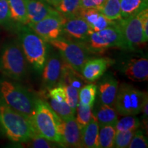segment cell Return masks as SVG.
<instances>
[{"label":"cell","instance_id":"1","mask_svg":"<svg viewBox=\"0 0 148 148\" xmlns=\"http://www.w3.org/2000/svg\"><path fill=\"white\" fill-rule=\"evenodd\" d=\"M30 123L37 135L63 147L60 134L62 119L53 110L47 101L37 98Z\"/></svg>","mask_w":148,"mask_h":148},{"label":"cell","instance_id":"2","mask_svg":"<svg viewBox=\"0 0 148 148\" xmlns=\"http://www.w3.org/2000/svg\"><path fill=\"white\" fill-rule=\"evenodd\" d=\"M16 31L26 60L38 72H41L48 56L47 42L27 25L18 24Z\"/></svg>","mask_w":148,"mask_h":148},{"label":"cell","instance_id":"3","mask_svg":"<svg viewBox=\"0 0 148 148\" xmlns=\"http://www.w3.org/2000/svg\"><path fill=\"white\" fill-rule=\"evenodd\" d=\"M0 125L7 137L15 143H25L37 135L25 116L2 101H0Z\"/></svg>","mask_w":148,"mask_h":148},{"label":"cell","instance_id":"4","mask_svg":"<svg viewBox=\"0 0 148 148\" xmlns=\"http://www.w3.org/2000/svg\"><path fill=\"white\" fill-rule=\"evenodd\" d=\"M1 101L25 116L30 121L36 106L37 97L26 88L9 80H0Z\"/></svg>","mask_w":148,"mask_h":148},{"label":"cell","instance_id":"5","mask_svg":"<svg viewBox=\"0 0 148 148\" xmlns=\"http://www.w3.org/2000/svg\"><path fill=\"white\" fill-rule=\"evenodd\" d=\"M0 71L14 80H21L25 76L27 60L18 42L11 40L3 45L0 56Z\"/></svg>","mask_w":148,"mask_h":148},{"label":"cell","instance_id":"6","mask_svg":"<svg viewBox=\"0 0 148 148\" xmlns=\"http://www.w3.org/2000/svg\"><path fill=\"white\" fill-rule=\"evenodd\" d=\"M82 45L90 53H101L109 49H127L118 21L115 25L98 32H92Z\"/></svg>","mask_w":148,"mask_h":148},{"label":"cell","instance_id":"7","mask_svg":"<svg viewBox=\"0 0 148 148\" xmlns=\"http://www.w3.org/2000/svg\"><path fill=\"white\" fill-rule=\"evenodd\" d=\"M48 43L58 51L66 64L81 73L83 65L90 57L89 51L82 43L61 36Z\"/></svg>","mask_w":148,"mask_h":148},{"label":"cell","instance_id":"8","mask_svg":"<svg viewBox=\"0 0 148 148\" xmlns=\"http://www.w3.org/2000/svg\"><path fill=\"white\" fill-rule=\"evenodd\" d=\"M147 92H143L132 85L123 83L118 87L113 107L121 116L139 114Z\"/></svg>","mask_w":148,"mask_h":148},{"label":"cell","instance_id":"9","mask_svg":"<svg viewBox=\"0 0 148 148\" xmlns=\"http://www.w3.org/2000/svg\"><path fill=\"white\" fill-rule=\"evenodd\" d=\"M64 17L56 9L49 15L37 23H29L27 25L45 41L49 42L62 36Z\"/></svg>","mask_w":148,"mask_h":148},{"label":"cell","instance_id":"10","mask_svg":"<svg viewBox=\"0 0 148 148\" xmlns=\"http://www.w3.org/2000/svg\"><path fill=\"white\" fill-rule=\"evenodd\" d=\"M122 34L126 42L127 49L135 48L145 43L142 27L141 11L125 18L118 20Z\"/></svg>","mask_w":148,"mask_h":148},{"label":"cell","instance_id":"11","mask_svg":"<svg viewBox=\"0 0 148 148\" xmlns=\"http://www.w3.org/2000/svg\"><path fill=\"white\" fill-rule=\"evenodd\" d=\"M65 62L60 53H51L42 70V83L47 90L59 86L63 76Z\"/></svg>","mask_w":148,"mask_h":148},{"label":"cell","instance_id":"12","mask_svg":"<svg viewBox=\"0 0 148 148\" xmlns=\"http://www.w3.org/2000/svg\"><path fill=\"white\" fill-rule=\"evenodd\" d=\"M92 32L88 23L79 14L64 17L62 34L66 35V38L82 44Z\"/></svg>","mask_w":148,"mask_h":148},{"label":"cell","instance_id":"13","mask_svg":"<svg viewBox=\"0 0 148 148\" xmlns=\"http://www.w3.org/2000/svg\"><path fill=\"white\" fill-rule=\"evenodd\" d=\"M121 71L127 79L141 82L148 79V59L145 56L134 57L124 62Z\"/></svg>","mask_w":148,"mask_h":148},{"label":"cell","instance_id":"14","mask_svg":"<svg viewBox=\"0 0 148 148\" xmlns=\"http://www.w3.org/2000/svg\"><path fill=\"white\" fill-rule=\"evenodd\" d=\"M60 134L64 147H82V134L75 116L62 120Z\"/></svg>","mask_w":148,"mask_h":148},{"label":"cell","instance_id":"15","mask_svg":"<svg viewBox=\"0 0 148 148\" xmlns=\"http://www.w3.org/2000/svg\"><path fill=\"white\" fill-rule=\"evenodd\" d=\"M112 60L108 58L88 59L83 65L81 74L88 82H93L99 79L106 71Z\"/></svg>","mask_w":148,"mask_h":148},{"label":"cell","instance_id":"16","mask_svg":"<svg viewBox=\"0 0 148 148\" xmlns=\"http://www.w3.org/2000/svg\"><path fill=\"white\" fill-rule=\"evenodd\" d=\"M78 14L86 21L92 32L102 30L117 22L109 19L97 9H80Z\"/></svg>","mask_w":148,"mask_h":148},{"label":"cell","instance_id":"17","mask_svg":"<svg viewBox=\"0 0 148 148\" xmlns=\"http://www.w3.org/2000/svg\"><path fill=\"white\" fill-rule=\"evenodd\" d=\"M119 83L111 75H106L99 82L97 91L101 103L113 106L117 93Z\"/></svg>","mask_w":148,"mask_h":148},{"label":"cell","instance_id":"18","mask_svg":"<svg viewBox=\"0 0 148 148\" xmlns=\"http://www.w3.org/2000/svg\"><path fill=\"white\" fill-rule=\"evenodd\" d=\"M25 3L29 23H34L41 21L55 10L45 0H25Z\"/></svg>","mask_w":148,"mask_h":148},{"label":"cell","instance_id":"19","mask_svg":"<svg viewBox=\"0 0 148 148\" xmlns=\"http://www.w3.org/2000/svg\"><path fill=\"white\" fill-rule=\"evenodd\" d=\"M99 125L93 113L88 124L81 130L82 147L99 148Z\"/></svg>","mask_w":148,"mask_h":148},{"label":"cell","instance_id":"20","mask_svg":"<svg viewBox=\"0 0 148 148\" xmlns=\"http://www.w3.org/2000/svg\"><path fill=\"white\" fill-rule=\"evenodd\" d=\"M95 115L99 127L103 125H113L114 126L118 120V113L113 106L101 104L92 112Z\"/></svg>","mask_w":148,"mask_h":148},{"label":"cell","instance_id":"21","mask_svg":"<svg viewBox=\"0 0 148 148\" xmlns=\"http://www.w3.org/2000/svg\"><path fill=\"white\" fill-rule=\"evenodd\" d=\"M10 10L11 17L14 22L21 25H27V18L25 0H7Z\"/></svg>","mask_w":148,"mask_h":148},{"label":"cell","instance_id":"22","mask_svg":"<svg viewBox=\"0 0 148 148\" xmlns=\"http://www.w3.org/2000/svg\"><path fill=\"white\" fill-rule=\"evenodd\" d=\"M121 18L134 15L147 8L148 0H119Z\"/></svg>","mask_w":148,"mask_h":148},{"label":"cell","instance_id":"23","mask_svg":"<svg viewBox=\"0 0 148 148\" xmlns=\"http://www.w3.org/2000/svg\"><path fill=\"white\" fill-rule=\"evenodd\" d=\"M97 94V86L95 84L84 85L78 91V99L84 106L93 107Z\"/></svg>","mask_w":148,"mask_h":148},{"label":"cell","instance_id":"24","mask_svg":"<svg viewBox=\"0 0 148 148\" xmlns=\"http://www.w3.org/2000/svg\"><path fill=\"white\" fill-rule=\"evenodd\" d=\"M116 130L113 125H103L99 129V147H113Z\"/></svg>","mask_w":148,"mask_h":148},{"label":"cell","instance_id":"25","mask_svg":"<svg viewBox=\"0 0 148 148\" xmlns=\"http://www.w3.org/2000/svg\"><path fill=\"white\" fill-rule=\"evenodd\" d=\"M48 103L62 120H66L73 117V116H75V113L73 112L69 105L68 104L66 101L60 102V101L55 100L53 98L49 97Z\"/></svg>","mask_w":148,"mask_h":148},{"label":"cell","instance_id":"26","mask_svg":"<svg viewBox=\"0 0 148 148\" xmlns=\"http://www.w3.org/2000/svg\"><path fill=\"white\" fill-rule=\"evenodd\" d=\"M55 9L65 18L78 15L80 10V0H62Z\"/></svg>","mask_w":148,"mask_h":148},{"label":"cell","instance_id":"27","mask_svg":"<svg viewBox=\"0 0 148 148\" xmlns=\"http://www.w3.org/2000/svg\"><path fill=\"white\" fill-rule=\"evenodd\" d=\"M99 11L112 21H118L121 18L119 0H106Z\"/></svg>","mask_w":148,"mask_h":148},{"label":"cell","instance_id":"28","mask_svg":"<svg viewBox=\"0 0 148 148\" xmlns=\"http://www.w3.org/2000/svg\"><path fill=\"white\" fill-rule=\"evenodd\" d=\"M140 126V121L136 115L123 116L121 119H118L114 128L116 132L126 130H136Z\"/></svg>","mask_w":148,"mask_h":148},{"label":"cell","instance_id":"29","mask_svg":"<svg viewBox=\"0 0 148 148\" xmlns=\"http://www.w3.org/2000/svg\"><path fill=\"white\" fill-rule=\"evenodd\" d=\"M92 107L84 106L78 101L76 108L77 116L75 119L80 130H82L85 125L88 124L90 121L92 114Z\"/></svg>","mask_w":148,"mask_h":148},{"label":"cell","instance_id":"30","mask_svg":"<svg viewBox=\"0 0 148 148\" xmlns=\"http://www.w3.org/2000/svg\"><path fill=\"white\" fill-rule=\"evenodd\" d=\"M14 21L11 17L10 10L7 0H0V25L10 29L14 27Z\"/></svg>","mask_w":148,"mask_h":148},{"label":"cell","instance_id":"31","mask_svg":"<svg viewBox=\"0 0 148 148\" xmlns=\"http://www.w3.org/2000/svg\"><path fill=\"white\" fill-rule=\"evenodd\" d=\"M136 130H126L116 132L113 147L125 148L128 147L131 140L135 134Z\"/></svg>","mask_w":148,"mask_h":148},{"label":"cell","instance_id":"32","mask_svg":"<svg viewBox=\"0 0 148 148\" xmlns=\"http://www.w3.org/2000/svg\"><path fill=\"white\" fill-rule=\"evenodd\" d=\"M64 86L66 92V100L74 112H76V108L78 103V91L75 87L68 84H61Z\"/></svg>","mask_w":148,"mask_h":148},{"label":"cell","instance_id":"33","mask_svg":"<svg viewBox=\"0 0 148 148\" xmlns=\"http://www.w3.org/2000/svg\"><path fill=\"white\" fill-rule=\"evenodd\" d=\"M25 143H27L28 147L34 148H51L57 147V145H59L58 144L51 141L39 135H35L34 137Z\"/></svg>","mask_w":148,"mask_h":148},{"label":"cell","instance_id":"34","mask_svg":"<svg viewBox=\"0 0 148 148\" xmlns=\"http://www.w3.org/2000/svg\"><path fill=\"white\" fill-rule=\"evenodd\" d=\"M148 147L147 138L144 135L143 132L139 130H136L135 134L130 143V148H147Z\"/></svg>","mask_w":148,"mask_h":148},{"label":"cell","instance_id":"35","mask_svg":"<svg viewBox=\"0 0 148 148\" xmlns=\"http://www.w3.org/2000/svg\"><path fill=\"white\" fill-rule=\"evenodd\" d=\"M49 90V97L53 98L58 101H64L66 100V92L64 88L62 85L51 88Z\"/></svg>","mask_w":148,"mask_h":148},{"label":"cell","instance_id":"36","mask_svg":"<svg viewBox=\"0 0 148 148\" xmlns=\"http://www.w3.org/2000/svg\"><path fill=\"white\" fill-rule=\"evenodd\" d=\"M106 0H80V9H97L100 10Z\"/></svg>","mask_w":148,"mask_h":148},{"label":"cell","instance_id":"37","mask_svg":"<svg viewBox=\"0 0 148 148\" xmlns=\"http://www.w3.org/2000/svg\"><path fill=\"white\" fill-rule=\"evenodd\" d=\"M141 21L144 40L147 42L148 40V8L141 11Z\"/></svg>","mask_w":148,"mask_h":148},{"label":"cell","instance_id":"38","mask_svg":"<svg viewBox=\"0 0 148 148\" xmlns=\"http://www.w3.org/2000/svg\"><path fill=\"white\" fill-rule=\"evenodd\" d=\"M140 112H142V120H143V123L146 125V127H147L148 119V97H146L144 101Z\"/></svg>","mask_w":148,"mask_h":148},{"label":"cell","instance_id":"39","mask_svg":"<svg viewBox=\"0 0 148 148\" xmlns=\"http://www.w3.org/2000/svg\"><path fill=\"white\" fill-rule=\"evenodd\" d=\"M45 1L47 3H49V5H52V6H53L56 8L59 4H60V3L61 2L62 0H45Z\"/></svg>","mask_w":148,"mask_h":148}]
</instances>
